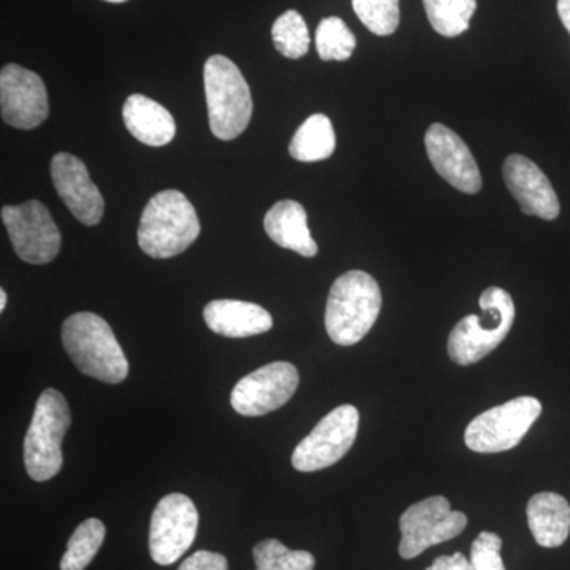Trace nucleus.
Segmentation results:
<instances>
[{"label": "nucleus", "instance_id": "nucleus-1", "mask_svg": "<svg viewBox=\"0 0 570 570\" xmlns=\"http://www.w3.org/2000/svg\"><path fill=\"white\" fill-rule=\"evenodd\" d=\"M382 307L377 281L354 269L337 277L330 291L325 309V326L330 340L337 346H354L376 324Z\"/></svg>", "mask_w": 570, "mask_h": 570}, {"label": "nucleus", "instance_id": "nucleus-2", "mask_svg": "<svg viewBox=\"0 0 570 570\" xmlns=\"http://www.w3.org/2000/svg\"><path fill=\"white\" fill-rule=\"evenodd\" d=\"M62 344L71 362L86 376L121 384L129 376V362L111 326L92 313H77L62 325Z\"/></svg>", "mask_w": 570, "mask_h": 570}, {"label": "nucleus", "instance_id": "nucleus-3", "mask_svg": "<svg viewBox=\"0 0 570 570\" xmlns=\"http://www.w3.org/2000/svg\"><path fill=\"white\" fill-rule=\"evenodd\" d=\"M200 235V220L193 204L179 190L154 195L141 214L138 245L153 258L184 253Z\"/></svg>", "mask_w": 570, "mask_h": 570}, {"label": "nucleus", "instance_id": "nucleus-4", "mask_svg": "<svg viewBox=\"0 0 570 570\" xmlns=\"http://www.w3.org/2000/svg\"><path fill=\"white\" fill-rule=\"evenodd\" d=\"M479 305L482 316L461 318L450 333L449 355L456 365H474L497 351L515 322V303L504 288H487Z\"/></svg>", "mask_w": 570, "mask_h": 570}, {"label": "nucleus", "instance_id": "nucleus-5", "mask_svg": "<svg viewBox=\"0 0 570 570\" xmlns=\"http://www.w3.org/2000/svg\"><path fill=\"white\" fill-rule=\"evenodd\" d=\"M204 77L212 132L219 140H235L253 118L249 85L238 66L220 55L206 61Z\"/></svg>", "mask_w": 570, "mask_h": 570}, {"label": "nucleus", "instance_id": "nucleus-6", "mask_svg": "<svg viewBox=\"0 0 570 570\" xmlns=\"http://www.w3.org/2000/svg\"><path fill=\"white\" fill-rule=\"evenodd\" d=\"M71 423L66 397L48 389L39 396L24 438V466L29 478L47 482L61 471L62 441Z\"/></svg>", "mask_w": 570, "mask_h": 570}, {"label": "nucleus", "instance_id": "nucleus-7", "mask_svg": "<svg viewBox=\"0 0 570 570\" xmlns=\"http://www.w3.org/2000/svg\"><path fill=\"white\" fill-rule=\"evenodd\" d=\"M542 414L534 396H519L482 412L464 431V442L472 452L501 453L517 448Z\"/></svg>", "mask_w": 570, "mask_h": 570}, {"label": "nucleus", "instance_id": "nucleus-8", "mask_svg": "<svg viewBox=\"0 0 570 570\" xmlns=\"http://www.w3.org/2000/svg\"><path fill=\"white\" fill-rule=\"evenodd\" d=\"M466 527L468 517L452 510L448 498L423 499L401 515V558L414 560L430 547L455 539Z\"/></svg>", "mask_w": 570, "mask_h": 570}, {"label": "nucleus", "instance_id": "nucleus-9", "mask_svg": "<svg viewBox=\"0 0 570 570\" xmlns=\"http://www.w3.org/2000/svg\"><path fill=\"white\" fill-rule=\"evenodd\" d=\"M358 409L344 404L326 414L294 450L292 464L299 472H316L346 456L358 433Z\"/></svg>", "mask_w": 570, "mask_h": 570}, {"label": "nucleus", "instance_id": "nucleus-10", "mask_svg": "<svg viewBox=\"0 0 570 570\" xmlns=\"http://www.w3.org/2000/svg\"><path fill=\"white\" fill-rule=\"evenodd\" d=\"M2 223L21 261L45 265L58 257L61 234L47 206L39 200L3 206Z\"/></svg>", "mask_w": 570, "mask_h": 570}, {"label": "nucleus", "instance_id": "nucleus-11", "mask_svg": "<svg viewBox=\"0 0 570 570\" xmlns=\"http://www.w3.org/2000/svg\"><path fill=\"white\" fill-rule=\"evenodd\" d=\"M198 531V512L193 499L171 493L154 509L149 527V553L157 564L170 566L193 547Z\"/></svg>", "mask_w": 570, "mask_h": 570}, {"label": "nucleus", "instance_id": "nucleus-12", "mask_svg": "<svg viewBox=\"0 0 570 570\" xmlns=\"http://www.w3.org/2000/svg\"><path fill=\"white\" fill-rule=\"evenodd\" d=\"M298 385L299 374L292 363H269L235 385L232 407L245 417H262L288 403Z\"/></svg>", "mask_w": 570, "mask_h": 570}, {"label": "nucleus", "instance_id": "nucleus-13", "mask_svg": "<svg viewBox=\"0 0 570 570\" xmlns=\"http://www.w3.org/2000/svg\"><path fill=\"white\" fill-rule=\"evenodd\" d=\"M0 110L3 122L14 129L39 127L50 112L43 80L18 63L3 67L0 71Z\"/></svg>", "mask_w": 570, "mask_h": 570}, {"label": "nucleus", "instance_id": "nucleus-14", "mask_svg": "<svg viewBox=\"0 0 570 570\" xmlns=\"http://www.w3.org/2000/svg\"><path fill=\"white\" fill-rule=\"evenodd\" d=\"M425 146L434 170L464 194H478L482 189V176L474 156L459 134L444 124H433L426 130Z\"/></svg>", "mask_w": 570, "mask_h": 570}, {"label": "nucleus", "instance_id": "nucleus-15", "mask_svg": "<svg viewBox=\"0 0 570 570\" xmlns=\"http://www.w3.org/2000/svg\"><path fill=\"white\" fill-rule=\"evenodd\" d=\"M51 178L56 193L81 224L97 225L105 213L104 195L92 183L88 167L69 153H59L51 160Z\"/></svg>", "mask_w": 570, "mask_h": 570}, {"label": "nucleus", "instance_id": "nucleus-16", "mask_svg": "<svg viewBox=\"0 0 570 570\" xmlns=\"http://www.w3.org/2000/svg\"><path fill=\"white\" fill-rule=\"evenodd\" d=\"M502 175L510 194L527 216H538L546 220H554L560 216V200L550 179L528 157L520 154L509 156L502 167Z\"/></svg>", "mask_w": 570, "mask_h": 570}, {"label": "nucleus", "instance_id": "nucleus-17", "mask_svg": "<svg viewBox=\"0 0 570 570\" xmlns=\"http://www.w3.org/2000/svg\"><path fill=\"white\" fill-rule=\"evenodd\" d=\"M206 325L225 337L262 335L273 328V317L265 307L239 299H214L204 311Z\"/></svg>", "mask_w": 570, "mask_h": 570}, {"label": "nucleus", "instance_id": "nucleus-18", "mask_svg": "<svg viewBox=\"0 0 570 570\" xmlns=\"http://www.w3.org/2000/svg\"><path fill=\"white\" fill-rule=\"evenodd\" d=\"M266 235L284 249L303 257H316L318 247L311 236L307 214L303 205L294 200H281L265 214Z\"/></svg>", "mask_w": 570, "mask_h": 570}, {"label": "nucleus", "instance_id": "nucleus-19", "mask_svg": "<svg viewBox=\"0 0 570 570\" xmlns=\"http://www.w3.org/2000/svg\"><path fill=\"white\" fill-rule=\"evenodd\" d=\"M122 119L134 138L154 148L168 145L175 138L176 124L171 112L141 94H134L126 100Z\"/></svg>", "mask_w": 570, "mask_h": 570}, {"label": "nucleus", "instance_id": "nucleus-20", "mask_svg": "<svg viewBox=\"0 0 570 570\" xmlns=\"http://www.w3.org/2000/svg\"><path fill=\"white\" fill-rule=\"evenodd\" d=\"M528 524L535 542L543 549H558L569 538L570 505L561 494H534L527 508Z\"/></svg>", "mask_w": 570, "mask_h": 570}, {"label": "nucleus", "instance_id": "nucleus-21", "mask_svg": "<svg viewBox=\"0 0 570 570\" xmlns=\"http://www.w3.org/2000/svg\"><path fill=\"white\" fill-rule=\"evenodd\" d=\"M336 148V135L328 116H309L296 130L288 153L299 163H318L328 159Z\"/></svg>", "mask_w": 570, "mask_h": 570}, {"label": "nucleus", "instance_id": "nucleus-22", "mask_svg": "<svg viewBox=\"0 0 570 570\" xmlns=\"http://www.w3.org/2000/svg\"><path fill=\"white\" fill-rule=\"evenodd\" d=\"M423 6L434 31L452 39L468 31L478 0H423Z\"/></svg>", "mask_w": 570, "mask_h": 570}, {"label": "nucleus", "instance_id": "nucleus-23", "mask_svg": "<svg viewBox=\"0 0 570 570\" xmlns=\"http://www.w3.org/2000/svg\"><path fill=\"white\" fill-rule=\"evenodd\" d=\"M105 534H107V530H105L102 521L97 519L82 521L67 543V551L61 560V570L88 568L96 554L99 553Z\"/></svg>", "mask_w": 570, "mask_h": 570}, {"label": "nucleus", "instance_id": "nucleus-24", "mask_svg": "<svg viewBox=\"0 0 570 570\" xmlns=\"http://www.w3.org/2000/svg\"><path fill=\"white\" fill-rule=\"evenodd\" d=\"M257 570H314L316 558L305 550H291L279 540L266 539L254 547Z\"/></svg>", "mask_w": 570, "mask_h": 570}, {"label": "nucleus", "instance_id": "nucleus-25", "mask_svg": "<svg viewBox=\"0 0 570 570\" xmlns=\"http://www.w3.org/2000/svg\"><path fill=\"white\" fill-rule=\"evenodd\" d=\"M272 37L276 50L285 58L299 59L309 51V31L298 11L288 10L281 14L273 24Z\"/></svg>", "mask_w": 570, "mask_h": 570}, {"label": "nucleus", "instance_id": "nucleus-26", "mask_svg": "<svg viewBox=\"0 0 570 570\" xmlns=\"http://www.w3.org/2000/svg\"><path fill=\"white\" fill-rule=\"evenodd\" d=\"M356 39L346 22L330 17L321 21L316 31V48L322 61H347L354 55Z\"/></svg>", "mask_w": 570, "mask_h": 570}, {"label": "nucleus", "instance_id": "nucleus-27", "mask_svg": "<svg viewBox=\"0 0 570 570\" xmlns=\"http://www.w3.org/2000/svg\"><path fill=\"white\" fill-rule=\"evenodd\" d=\"M358 20L376 36H392L400 24V0H352Z\"/></svg>", "mask_w": 570, "mask_h": 570}, {"label": "nucleus", "instance_id": "nucleus-28", "mask_svg": "<svg viewBox=\"0 0 570 570\" xmlns=\"http://www.w3.org/2000/svg\"><path fill=\"white\" fill-rule=\"evenodd\" d=\"M502 539L494 532H480L478 539L472 542L471 561L472 570H505L501 557Z\"/></svg>", "mask_w": 570, "mask_h": 570}, {"label": "nucleus", "instance_id": "nucleus-29", "mask_svg": "<svg viewBox=\"0 0 570 570\" xmlns=\"http://www.w3.org/2000/svg\"><path fill=\"white\" fill-rule=\"evenodd\" d=\"M178 570H228V562L223 554L200 550L187 558Z\"/></svg>", "mask_w": 570, "mask_h": 570}, {"label": "nucleus", "instance_id": "nucleus-30", "mask_svg": "<svg viewBox=\"0 0 570 570\" xmlns=\"http://www.w3.org/2000/svg\"><path fill=\"white\" fill-rule=\"evenodd\" d=\"M426 570H472L471 561L456 551L452 557H439Z\"/></svg>", "mask_w": 570, "mask_h": 570}, {"label": "nucleus", "instance_id": "nucleus-31", "mask_svg": "<svg viewBox=\"0 0 570 570\" xmlns=\"http://www.w3.org/2000/svg\"><path fill=\"white\" fill-rule=\"evenodd\" d=\"M558 17L570 33V0H558Z\"/></svg>", "mask_w": 570, "mask_h": 570}, {"label": "nucleus", "instance_id": "nucleus-32", "mask_svg": "<svg viewBox=\"0 0 570 570\" xmlns=\"http://www.w3.org/2000/svg\"><path fill=\"white\" fill-rule=\"evenodd\" d=\"M7 307V292L0 291V311H6Z\"/></svg>", "mask_w": 570, "mask_h": 570}, {"label": "nucleus", "instance_id": "nucleus-33", "mask_svg": "<svg viewBox=\"0 0 570 570\" xmlns=\"http://www.w3.org/2000/svg\"><path fill=\"white\" fill-rule=\"evenodd\" d=\"M107 2H111V3H122V2H127V0H107Z\"/></svg>", "mask_w": 570, "mask_h": 570}]
</instances>
